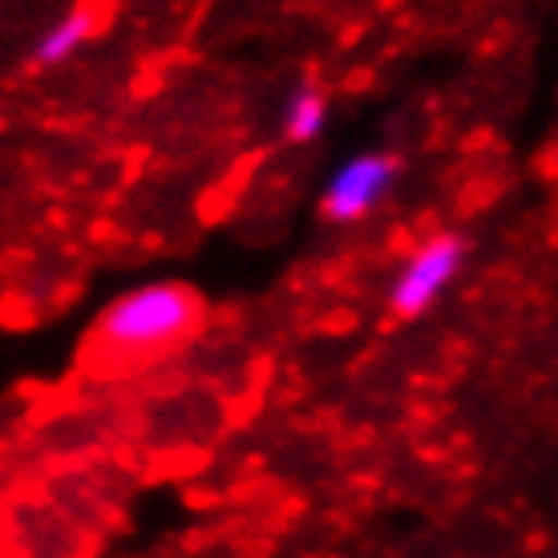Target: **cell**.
<instances>
[{
  "mask_svg": "<svg viewBox=\"0 0 558 558\" xmlns=\"http://www.w3.org/2000/svg\"><path fill=\"white\" fill-rule=\"evenodd\" d=\"M465 259H470V239L461 231H437L417 243L389 279V292H385L389 312L397 320H421L453 288Z\"/></svg>",
  "mask_w": 558,
  "mask_h": 558,
  "instance_id": "cell-2",
  "label": "cell"
},
{
  "mask_svg": "<svg viewBox=\"0 0 558 558\" xmlns=\"http://www.w3.org/2000/svg\"><path fill=\"white\" fill-rule=\"evenodd\" d=\"M198 304L179 283H146L118 295L98 320V344L113 361H146L195 328Z\"/></svg>",
  "mask_w": 558,
  "mask_h": 558,
  "instance_id": "cell-1",
  "label": "cell"
},
{
  "mask_svg": "<svg viewBox=\"0 0 558 558\" xmlns=\"http://www.w3.org/2000/svg\"><path fill=\"white\" fill-rule=\"evenodd\" d=\"M401 154L392 150H361L352 154L349 162L328 174L320 195V215L324 223L332 227H356L361 219H368L377 207L389 203V195L401 182Z\"/></svg>",
  "mask_w": 558,
  "mask_h": 558,
  "instance_id": "cell-3",
  "label": "cell"
},
{
  "mask_svg": "<svg viewBox=\"0 0 558 558\" xmlns=\"http://www.w3.org/2000/svg\"><path fill=\"white\" fill-rule=\"evenodd\" d=\"M89 37H94V9H70V13L53 16L28 45V70L65 65L70 57L82 53Z\"/></svg>",
  "mask_w": 558,
  "mask_h": 558,
  "instance_id": "cell-4",
  "label": "cell"
},
{
  "mask_svg": "<svg viewBox=\"0 0 558 558\" xmlns=\"http://www.w3.org/2000/svg\"><path fill=\"white\" fill-rule=\"evenodd\" d=\"M328 94H324L316 82H300L292 85V94L283 98V110H279V130L292 146H312V142L324 138L328 130Z\"/></svg>",
  "mask_w": 558,
  "mask_h": 558,
  "instance_id": "cell-5",
  "label": "cell"
}]
</instances>
